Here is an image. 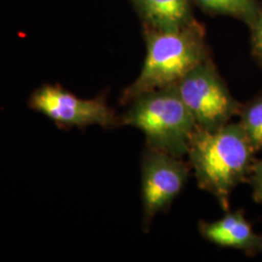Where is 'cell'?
<instances>
[{"label": "cell", "mask_w": 262, "mask_h": 262, "mask_svg": "<svg viewBox=\"0 0 262 262\" xmlns=\"http://www.w3.org/2000/svg\"><path fill=\"white\" fill-rule=\"evenodd\" d=\"M255 154L241 124L230 122L215 130L196 127L187 157L198 187L226 212L233 190L249 181Z\"/></svg>", "instance_id": "obj_1"}, {"label": "cell", "mask_w": 262, "mask_h": 262, "mask_svg": "<svg viewBox=\"0 0 262 262\" xmlns=\"http://www.w3.org/2000/svg\"><path fill=\"white\" fill-rule=\"evenodd\" d=\"M144 35L145 61L136 80L123 90L121 105H127L140 94L176 85L193 68L211 57L205 30L196 19L171 31L145 27Z\"/></svg>", "instance_id": "obj_2"}, {"label": "cell", "mask_w": 262, "mask_h": 262, "mask_svg": "<svg viewBox=\"0 0 262 262\" xmlns=\"http://www.w3.org/2000/svg\"><path fill=\"white\" fill-rule=\"evenodd\" d=\"M127 105L120 115V126L142 131L146 146L178 158L187 157L196 123L175 86L140 94Z\"/></svg>", "instance_id": "obj_3"}, {"label": "cell", "mask_w": 262, "mask_h": 262, "mask_svg": "<svg viewBox=\"0 0 262 262\" xmlns=\"http://www.w3.org/2000/svg\"><path fill=\"white\" fill-rule=\"evenodd\" d=\"M174 86L193 117L196 127L215 130L239 115L242 103L232 96L211 57Z\"/></svg>", "instance_id": "obj_4"}, {"label": "cell", "mask_w": 262, "mask_h": 262, "mask_svg": "<svg viewBox=\"0 0 262 262\" xmlns=\"http://www.w3.org/2000/svg\"><path fill=\"white\" fill-rule=\"evenodd\" d=\"M28 107L44 115L61 130L91 125L103 128L120 126V115L107 103L106 94L92 99H83L67 91L60 84H44L33 91L28 100Z\"/></svg>", "instance_id": "obj_5"}, {"label": "cell", "mask_w": 262, "mask_h": 262, "mask_svg": "<svg viewBox=\"0 0 262 262\" xmlns=\"http://www.w3.org/2000/svg\"><path fill=\"white\" fill-rule=\"evenodd\" d=\"M190 166L183 158L146 146L141 159V201L143 228L167 212L189 178Z\"/></svg>", "instance_id": "obj_6"}, {"label": "cell", "mask_w": 262, "mask_h": 262, "mask_svg": "<svg viewBox=\"0 0 262 262\" xmlns=\"http://www.w3.org/2000/svg\"><path fill=\"white\" fill-rule=\"evenodd\" d=\"M198 231L204 240L215 246L239 250L249 256L262 253V234L253 230L242 210H228L214 222L200 221Z\"/></svg>", "instance_id": "obj_7"}, {"label": "cell", "mask_w": 262, "mask_h": 262, "mask_svg": "<svg viewBox=\"0 0 262 262\" xmlns=\"http://www.w3.org/2000/svg\"><path fill=\"white\" fill-rule=\"evenodd\" d=\"M146 28L171 31L185 28L195 19L189 0H133Z\"/></svg>", "instance_id": "obj_8"}, {"label": "cell", "mask_w": 262, "mask_h": 262, "mask_svg": "<svg viewBox=\"0 0 262 262\" xmlns=\"http://www.w3.org/2000/svg\"><path fill=\"white\" fill-rule=\"evenodd\" d=\"M202 8L210 13L231 16L243 20L249 28L253 25L260 9L257 0H195Z\"/></svg>", "instance_id": "obj_9"}, {"label": "cell", "mask_w": 262, "mask_h": 262, "mask_svg": "<svg viewBox=\"0 0 262 262\" xmlns=\"http://www.w3.org/2000/svg\"><path fill=\"white\" fill-rule=\"evenodd\" d=\"M241 124L255 152L262 151V92L247 103L239 112Z\"/></svg>", "instance_id": "obj_10"}, {"label": "cell", "mask_w": 262, "mask_h": 262, "mask_svg": "<svg viewBox=\"0 0 262 262\" xmlns=\"http://www.w3.org/2000/svg\"><path fill=\"white\" fill-rule=\"evenodd\" d=\"M250 29L252 55L256 59V61L262 66V2L258 14L253 25L250 27Z\"/></svg>", "instance_id": "obj_11"}, {"label": "cell", "mask_w": 262, "mask_h": 262, "mask_svg": "<svg viewBox=\"0 0 262 262\" xmlns=\"http://www.w3.org/2000/svg\"><path fill=\"white\" fill-rule=\"evenodd\" d=\"M249 181L253 187V198L256 203L262 204V159H255Z\"/></svg>", "instance_id": "obj_12"}]
</instances>
